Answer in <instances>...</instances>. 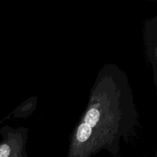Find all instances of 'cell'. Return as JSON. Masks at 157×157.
I'll list each match as a JSON object with an SVG mask.
<instances>
[{
  "label": "cell",
  "mask_w": 157,
  "mask_h": 157,
  "mask_svg": "<svg viewBox=\"0 0 157 157\" xmlns=\"http://www.w3.org/2000/svg\"><path fill=\"white\" fill-rule=\"evenodd\" d=\"M2 140L0 142V157H25L28 129L4 126L1 130Z\"/></svg>",
  "instance_id": "obj_2"
},
{
  "label": "cell",
  "mask_w": 157,
  "mask_h": 157,
  "mask_svg": "<svg viewBox=\"0 0 157 157\" xmlns=\"http://www.w3.org/2000/svg\"><path fill=\"white\" fill-rule=\"evenodd\" d=\"M144 42L145 55L151 66L153 83L157 96V15L145 21Z\"/></svg>",
  "instance_id": "obj_3"
},
{
  "label": "cell",
  "mask_w": 157,
  "mask_h": 157,
  "mask_svg": "<svg viewBox=\"0 0 157 157\" xmlns=\"http://www.w3.org/2000/svg\"><path fill=\"white\" fill-rule=\"evenodd\" d=\"M139 113L126 72L113 63L99 69L86 106L71 137V152L117 145L139 124Z\"/></svg>",
  "instance_id": "obj_1"
}]
</instances>
